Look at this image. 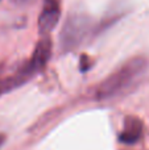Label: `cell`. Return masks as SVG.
Instances as JSON below:
<instances>
[{
	"label": "cell",
	"instance_id": "cell-1",
	"mask_svg": "<svg viewBox=\"0 0 149 150\" xmlns=\"http://www.w3.org/2000/svg\"><path fill=\"white\" fill-rule=\"evenodd\" d=\"M148 70V61L144 57H133L119 66L95 90L96 100H111L126 95L135 88Z\"/></svg>",
	"mask_w": 149,
	"mask_h": 150
},
{
	"label": "cell",
	"instance_id": "cell-2",
	"mask_svg": "<svg viewBox=\"0 0 149 150\" xmlns=\"http://www.w3.org/2000/svg\"><path fill=\"white\" fill-rule=\"evenodd\" d=\"M92 29V20L86 13L74 12L69 15L60 33L61 52L69 53L81 46Z\"/></svg>",
	"mask_w": 149,
	"mask_h": 150
},
{
	"label": "cell",
	"instance_id": "cell-3",
	"mask_svg": "<svg viewBox=\"0 0 149 150\" xmlns=\"http://www.w3.org/2000/svg\"><path fill=\"white\" fill-rule=\"evenodd\" d=\"M52 53H53L52 40H50L49 36H42L40 38V41L36 44V46H34V50L32 53L31 58L26 61L25 65L18 71H21L28 78H32L33 75L40 73L48 65L50 57H52Z\"/></svg>",
	"mask_w": 149,
	"mask_h": 150
},
{
	"label": "cell",
	"instance_id": "cell-4",
	"mask_svg": "<svg viewBox=\"0 0 149 150\" xmlns=\"http://www.w3.org/2000/svg\"><path fill=\"white\" fill-rule=\"evenodd\" d=\"M61 18V5L58 0H45L38 15L37 28L41 36H49Z\"/></svg>",
	"mask_w": 149,
	"mask_h": 150
},
{
	"label": "cell",
	"instance_id": "cell-5",
	"mask_svg": "<svg viewBox=\"0 0 149 150\" xmlns=\"http://www.w3.org/2000/svg\"><path fill=\"white\" fill-rule=\"evenodd\" d=\"M144 125L143 121L136 116H128L124 120V125L121 132L119 133L118 140L124 145H135L143 137Z\"/></svg>",
	"mask_w": 149,
	"mask_h": 150
},
{
	"label": "cell",
	"instance_id": "cell-6",
	"mask_svg": "<svg viewBox=\"0 0 149 150\" xmlns=\"http://www.w3.org/2000/svg\"><path fill=\"white\" fill-rule=\"evenodd\" d=\"M29 79L31 78L24 75L21 71H17L15 75H11V76H7V78H0V96L18 88L24 83L28 82Z\"/></svg>",
	"mask_w": 149,
	"mask_h": 150
},
{
	"label": "cell",
	"instance_id": "cell-7",
	"mask_svg": "<svg viewBox=\"0 0 149 150\" xmlns=\"http://www.w3.org/2000/svg\"><path fill=\"white\" fill-rule=\"evenodd\" d=\"M90 69V63H89V57L87 55H82L81 58V70L86 71Z\"/></svg>",
	"mask_w": 149,
	"mask_h": 150
},
{
	"label": "cell",
	"instance_id": "cell-8",
	"mask_svg": "<svg viewBox=\"0 0 149 150\" xmlns=\"http://www.w3.org/2000/svg\"><path fill=\"white\" fill-rule=\"evenodd\" d=\"M4 140H5V137L3 134H0V146L3 145V144H4Z\"/></svg>",
	"mask_w": 149,
	"mask_h": 150
},
{
	"label": "cell",
	"instance_id": "cell-9",
	"mask_svg": "<svg viewBox=\"0 0 149 150\" xmlns=\"http://www.w3.org/2000/svg\"><path fill=\"white\" fill-rule=\"evenodd\" d=\"M13 1H16V3H23V1H25V0H13Z\"/></svg>",
	"mask_w": 149,
	"mask_h": 150
}]
</instances>
